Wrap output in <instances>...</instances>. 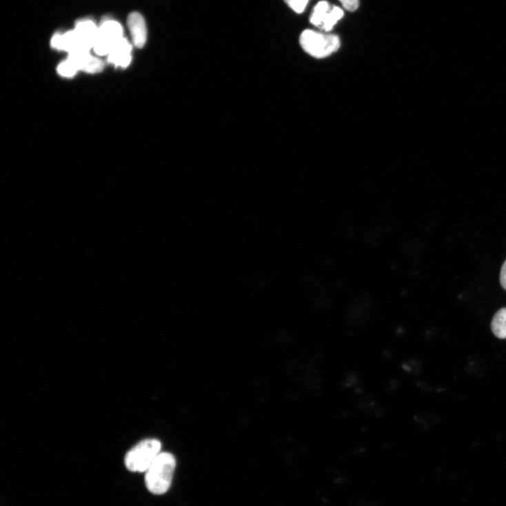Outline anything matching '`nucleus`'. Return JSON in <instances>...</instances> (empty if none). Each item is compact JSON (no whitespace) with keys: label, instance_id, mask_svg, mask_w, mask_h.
<instances>
[{"label":"nucleus","instance_id":"1","mask_svg":"<svg viewBox=\"0 0 506 506\" xmlns=\"http://www.w3.org/2000/svg\"><path fill=\"white\" fill-rule=\"evenodd\" d=\"M176 461L172 454L161 452L145 472V484L148 490L157 495L166 493L170 489Z\"/></svg>","mask_w":506,"mask_h":506},{"label":"nucleus","instance_id":"2","mask_svg":"<svg viewBox=\"0 0 506 506\" xmlns=\"http://www.w3.org/2000/svg\"><path fill=\"white\" fill-rule=\"evenodd\" d=\"M300 44L310 56L323 59L336 52L341 47V41L338 36L334 34L305 30L301 35Z\"/></svg>","mask_w":506,"mask_h":506},{"label":"nucleus","instance_id":"3","mask_svg":"<svg viewBox=\"0 0 506 506\" xmlns=\"http://www.w3.org/2000/svg\"><path fill=\"white\" fill-rule=\"evenodd\" d=\"M161 443L158 440L142 441L126 454L125 464L132 472L145 473L161 453Z\"/></svg>","mask_w":506,"mask_h":506},{"label":"nucleus","instance_id":"4","mask_svg":"<svg viewBox=\"0 0 506 506\" xmlns=\"http://www.w3.org/2000/svg\"><path fill=\"white\" fill-rule=\"evenodd\" d=\"M122 39L123 31L121 24L113 20H105L98 28L93 49L99 56L108 55Z\"/></svg>","mask_w":506,"mask_h":506},{"label":"nucleus","instance_id":"5","mask_svg":"<svg viewBox=\"0 0 506 506\" xmlns=\"http://www.w3.org/2000/svg\"><path fill=\"white\" fill-rule=\"evenodd\" d=\"M343 16L344 12L340 8L334 6L331 8L328 2L321 1L314 7L310 22L321 30L330 32Z\"/></svg>","mask_w":506,"mask_h":506},{"label":"nucleus","instance_id":"6","mask_svg":"<svg viewBox=\"0 0 506 506\" xmlns=\"http://www.w3.org/2000/svg\"><path fill=\"white\" fill-rule=\"evenodd\" d=\"M68 59L74 65L78 70H83L88 74H96L103 69V62L94 57L90 52L69 54Z\"/></svg>","mask_w":506,"mask_h":506},{"label":"nucleus","instance_id":"7","mask_svg":"<svg viewBox=\"0 0 506 506\" xmlns=\"http://www.w3.org/2000/svg\"><path fill=\"white\" fill-rule=\"evenodd\" d=\"M128 26L130 29L134 45L137 48H142L145 45L148 39V29L145 20L138 12L131 13L128 19Z\"/></svg>","mask_w":506,"mask_h":506},{"label":"nucleus","instance_id":"8","mask_svg":"<svg viewBox=\"0 0 506 506\" xmlns=\"http://www.w3.org/2000/svg\"><path fill=\"white\" fill-rule=\"evenodd\" d=\"M131 45L123 38L108 55V61L117 66L127 67L131 62Z\"/></svg>","mask_w":506,"mask_h":506},{"label":"nucleus","instance_id":"9","mask_svg":"<svg viewBox=\"0 0 506 506\" xmlns=\"http://www.w3.org/2000/svg\"><path fill=\"white\" fill-rule=\"evenodd\" d=\"M491 329L497 338L506 339V308L500 309L494 314Z\"/></svg>","mask_w":506,"mask_h":506},{"label":"nucleus","instance_id":"10","mask_svg":"<svg viewBox=\"0 0 506 506\" xmlns=\"http://www.w3.org/2000/svg\"><path fill=\"white\" fill-rule=\"evenodd\" d=\"M78 70L68 59L62 62L58 67L59 74L64 77H72L77 73Z\"/></svg>","mask_w":506,"mask_h":506},{"label":"nucleus","instance_id":"11","mask_svg":"<svg viewBox=\"0 0 506 506\" xmlns=\"http://www.w3.org/2000/svg\"><path fill=\"white\" fill-rule=\"evenodd\" d=\"M286 4L296 13H303L309 2V0H285Z\"/></svg>","mask_w":506,"mask_h":506},{"label":"nucleus","instance_id":"12","mask_svg":"<svg viewBox=\"0 0 506 506\" xmlns=\"http://www.w3.org/2000/svg\"><path fill=\"white\" fill-rule=\"evenodd\" d=\"M343 7L347 11L354 12L358 8V0H339Z\"/></svg>","mask_w":506,"mask_h":506},{"label":"nucleus","instance_id":"13","mask_svg":"<svg viewBox=\"0 0 506 506\" xmlns=\"http://www.w3.org/2000/svg\"><path fill=\"white\" fill-rule=\"evenodd\" d=\"M500 283L503 288L506 291V261L503 264L500 270Z\"/></svg>","mask_w":506,"mask_h":506}]
</instances>
